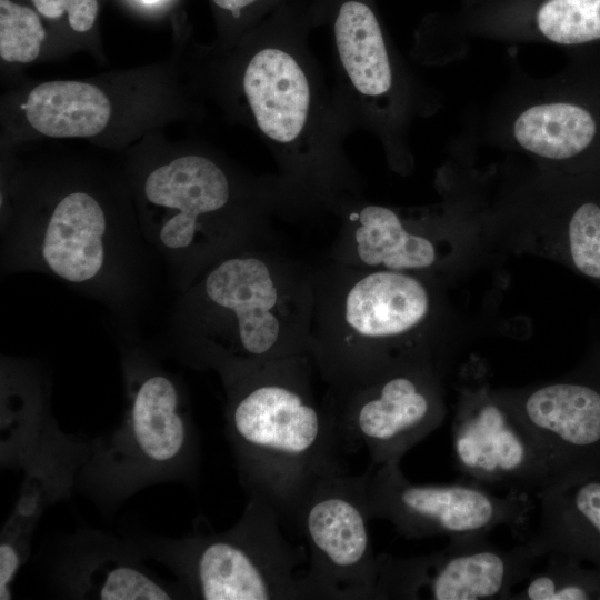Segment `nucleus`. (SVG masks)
<instances>
[{
  "mask_svg": "<svg viewBox=\"0 0 600 600\" xmlns=\"http://www.w3.org/2000/svg\"><path fill=\"white\" fill-rule=\"evenodd\" d=\"M428 309L426 288L401 271H377L359 279L344 299L347 336L317 352L328 379L341 390L379 376L382 342L412 330Z\"/></svg>",
  "mask_w": 600,
  "mask_h": 600,
  "instance_id": "nucleus-12",
  "label": "nucleus"
},
{
  "mask_svg": "<svg viewBox=\"0 0 600 600\" xmlns=\"http://www.w3.org/2000/svg\"><path fill=\"white\" fill-rule=\"evenodd\" d=\"M370 520L361 474L342 469L311 483L293 522L308 543L306 599L378 600Z\"/></svg>",
  "mask_w": 600,
  "mask_h": 600,
  "instance_id": "nucleus-8",
  "label": "nucleus"
},
{
  "mask_svg": "<svg viewBox=\"0 0 600 600\" xmlns=\"http://www.w3.org/2000/svg\"><path fill=\"white\" fill-rule=\"evenodd\" d=\"M314 28L312 0H289L228 50L211 49L203 83L270 149L287 188L327 200L353 186V128L310 50Z\"/></svg>",
  "mask_w": 600,
  "mask_h": 600,
  "instance_id": "nucleus-1",
  "label": "nucleus"
},
{
  "mask_svg": "<svg viewBox=\"0 0 600 600\" xmlns=\"http://www.w3.org/2000/svg\"><path fill=\"white\" fill-rule=\"evenodd\" d=\"M128 186L142 237L183 290L232 252L229 243L256 211L260 192L222 159L182 148L136 162Z\"/></svg>",
  "mask_w": 600,
  "mask_h": 600,
  "instance_id": "nucleus-5",
  "label": "nucleus"
},
{
  "mask_svg": "<svg viewBox=\"0 0 600 600\" xmlns=\"http://www.w3.org/2000/svg\"><path fill=\"white\" fill-rule=\"evenodd\" d=\"M280 524L274 508L249 498L241 518L224 532L137 534L131 540L146 559L173 572L187 599H306L304 574L298 573L307 560L304 549L292 546Z\"/></svg>",
  "mask_w": 600,
  "mask_h": 600,
  "instance_id": "nucleus-7",
  "label": "nucleus"
},
{
  "mask_svg": "<svg viewBox=\"0 0 600 600\" xmlns=\"http://www.w3.org/2000/svg\"><path fill=\"white\" fill-rule=\"evenodd\" d=\"M144 559L131 538L82 530L59 544L50 581L59 596L69 599H187L178 581L159 578L143 564Z\"/></svg>",
  "mask_w": 600,
  "mask_h": 600,
  "instance_id": "nucleus-16",
  "label": "nucleus"
},
{
  "mask_svg": "<svg viewBox=\"0 0 600 600\" xmlns=\"http://www.w3.org/2000/svg\"><path fill=\"white\" fill-rule=\"evenodd\" d=\"M537 22L542 34L557 43L600 39V0H548Z\"/></svg>",
  "mask_w": 600,
  "mask_h": 600,
  "instance_id": "nucleus-22",
  "label": "nucleus"
},
{
  "mask_svg": "<svg viewBox=\"0 0 600 600\" xmlns=\"http://www.w3.org/2000/svg\"><path fill=\"white\" fill-rule=\"evenodd\" d=\"M126 408L109 434L86 442L74 487L112 511L160 482H192L200 444L181 380L141 344L120 346Z\"/></svg>",
  "mask_w": 600,
  "mask_h": 600,
  "instance_id": "nucleus-4",
  "label": "nucleus"
},
{
  "mask_svg": "<svg viewBox=\"0 0 600 600\" xmlns=\"http://www.w3.org/2000/svg\"><path fill=\"white\" fill-rule=\"evenodd\" d=\"M361 479L371 520L384 519L407 538L484 537L499 526L520 530L531 508L529 493L496 496L473 482L412 483L400 462L370 464Z\"/></svg>",
  "mask_w": 600,
  "mask_h": 600,
  "instance_id": "nucleus-9",
  "label": "nucleus"
},
{
  "mask_svg": "<svg viewBox=\"0 0 600 600\" xmlns=\"http://www.w3.org/2000/svg\"><path fill=\"white\" fill-rule=\"evenodd\" d=\"M24 128L48 138H101L120 121V98L90 80H49L31 87L19 103Z\"/></svg>",
  "mask_w": 600,
  "mask_h": 600,
  "instance_id": "nucleus-17",
  "label": "nucleus"
},
{
  "mask_svg": "<svg viewBox=\"0 0 600 600\" xmlns=\"http://www.w3.org/2000/svg\"><path fill=\"white\" fill-rule=\"evenodd\" d=\"M34 9L47 19L68 17L70 28L79 33L90 31L99 13L98 0H31Z\"/></svg>",
  "mask_w": 600,
  "mask_h": 600,
  "instance_id": "nucleus-26",
  "label": "nucleus"
},
{
  "mask_svg": "<svg viewBox=\"0 0 600 600\" xmlns=\"http://www.w3.org/2000/svg\"><path fill=\"white\" fill-rule=\"evenodd\" d=\"M540 558L527 542L504 549L488 536L450 540L430 554L380 553L378 600H509Z\"/></svg>",
  "mask_w": 600,
  "mask_h": 600,
  "instance_id": "nucleus-11",
  "label": "nucleus"
},
{
  "mask_svg": "<svg viewBox=\"0 0 600 600\" xmlns=\"http://www.w3.org/2000/svg\"><path fill=\"white\" fill-rule=\"evenodd\" d=\"M223 384L226 434L242 488L293 523L311 483L343 469L331 412L314 399L304 359L274 360Z\"/></svg>",
  "mask_w": 600,
  "mask_h": 600,
  "instance_id": "nucleus-3",
  "label": "nucleus"
},
{
  "mask_svg": "<svg viewBox=\"0 0 600 600\" xmlns=\"http://www.w3.org/2000/svg\"><path fill=\"white\" fill-rule=\"evenodd\" d=\"M548 554L543 569L531 572L509 600H600V569L566 554Z\"/></svg>",
  "mask_w": 600,
  "mask_h": 600,
  "instance_id": "nucleus-21",
  "label": "nucleus"
},
{
  "mask_svg": "<svg viewBox=\"0 0 600 600\" xmlns=\"http://www.w3.org/2000/svg\"><path fill=\"white\" fill-rule=\"evenodd\" d=\"M458 469L473 483L537 494L556 483L542 449L506 400L468 394L452 423Z\"/></svg>",
  "mask_w": 600,
  "mask_h": 600,
  "instance_id": "nucleus-14",
  "label": "nucleus"
},
{
  "mask_svg": "<svg viewBox=\"0 0 600 600\" xmlns=\"http://www.w3.org/2000/svg\"><path fill=\"white\" fill-rule=\"evenodd\" d=\"M146 2H156L158 0H144Z\"/></svg>",
  "mask_w": 600,
  "mask_h": 600,
  "instance_id": "nucleus-27",
  "label": "nucleus"
},
{
  "mask_svg": "<svg viewBox=\"0 0 600 600\" xmlns=\"http://www.w3.org/2000/svg\"><path fill=\"white\" fill-rule=\"evenodd\" d=\"M47 39L40 13L12 0H0V58L7 63L37 60Z\"/></svg>",
  "mask_w": 600,
  "mask_h": 600,
  "instance_id": "nucleus-23",
  "label": "nucleus"
},
{
  "mask_svg": "<svg viewBox=\"0 0 600 600\" xmlns=\"http://www.w3.org/2000/svg\"><path fill=\"white\" fill-rule=\"evenodd\" d=\"M567 241L577 270L600 281V204L586 201L574 209L568 222Z\"/></svg>",
  "mask_w": 600,
  "mask_h": 600,
  "instance_id": "nucleus-24",
  "label": "nucleus"
},
{
  "mask_svg": "<svg viewBox=\"0 0 600 600\" xmlns=\"http://www.w3.org/2000/svg\"><path fill=\"white\" fill-rule=\"evenodd\" d=\"M504 400L542 449L556 483L600 471V378L549 383Z\"/></svg>",
  "mask_w": 600,
  "mask_h": 600,
  "instance_id": "nucleus-15",
  "label": "nucleus"
},
{
  "mask_svg": "<svg viewBox=\"0 0 600 600\" xmlns=\"http://www.w3.org/2000/svg\"><path fill=\"white\" fill-rule=\"evenodd\" d=\"M540 520L524 542L543 557L556 552L600 569V471L539 491Z\"/></svg>",
  "mask_w": 600,
  "mask_h": 600,
  "instance_id": "nucleus-18",
  "label": "nucleus"
},
{
  "mask_svg": "<svg viewBox=\"0 0 600 600\" xmlns=\"http://www.w3.org/2000/svg\"><path fill=\"white\" fill-rule=\"evenodd\" d=\"M357 209L351 218L356 224L357 253L363 263L402 271L427 268L434 262L431 241L407 231L392 209L377 204Z\"/></svg>",
  "mask_w": 600,
  "mask_h": 600,
  "instance_id": "nucleus-19",
  "label": "nucleus"
},
{
  "mask_svg": "<svg viewBox=\"0 0 600 600\" xmlns=\"http://www.w3.org/2000/svg\"><path fill=\"white\" fill-rule=\"evenodd\" d=\"M2 273L39 272L128 316L146 243L127 183L83 167L20 170L1 203Z\"/></svg>",
  "mask_w": 600,
  "mask_h": 600,
  "instance_id": "nucleus-2",
  "label": "nucleus"
},
{
  "mask_svg": "<svg viewBox=\"0 0 600 600\" xmlns=\"http://www.w3.org/2000/svg\"><path fill=\"white\" fill-rule=\"evenodd\" d=\"M221 17L219 43L212 50L231 48L243 34L289 0H210Z\"/></svg>",
  "mask_w": 600,
  "mask_h": 600,
  "instance_id": "nucleus-25",
  "label": "nucleus"
},
{
  "mask_svg": "<svg viewBox=\"0 0 600 600\" xmlns=\"http://www.w3.org/2000/svg\"><path fill=\"white\" fill-rule=\"evenodd\" d=\"M281 297L268 263L229 252L201 271L178 299L168 338L182 363L227 381L261 364L299 356L283 337Z\"/></svg>",
  "mask_w": 600,
  "mask_h": 600,
  "instance_id": "nucleus-6",
  "label": "nucleus"
},
{
  "mask_svg": "<svg viewBox=\"0 0 600 600\" xmlns=\"http://www.w3.org/2000/svg\"><path fill=\"white\" fill-rule=\"evenodd\" d=\"M427 373L398 366L340 390L341 400L329 408L339 448H366L370 464L401 462L444 418L434 380Z\"/></svg>",
  "mask_w": 600,
  "mask_h": 600,
  "instance_id": "nucleus-10",
  "label": "nucleus"
},
{
  "mask_svg": "<svg viewBox=\"0 0 600 600\" xmlns=\"http://www.w3.org/2000/svg\"><path fill=\"white\" fill-rule=\"evenodd\" d=\"M596 134L592 116L571 103H547L523 111L514 123V137L527 150L550 159L582 152Z\"/></svg>",
  "mask_w": 600,
  "mask_h": 600,
  "instance_id": "nucleus-20",
  "label": "nucleus"
},
{
  "mask_svg": "<svg viewBox=\"0 0 600 600\" xmlns=\"http://www.w3.org/2000/svg\"><path fill=\"white\" fill-rule=\"evenodd\" d=\"M312 9L330 29L339 106L353 130L382 133L396 74L373 0H312Z\"/></svg>",
  "mask_w": 600,
  "mask_h": 600,
  "instance_id": "nucleus-13",
  "label": "nucleus"
}]
</instances>
